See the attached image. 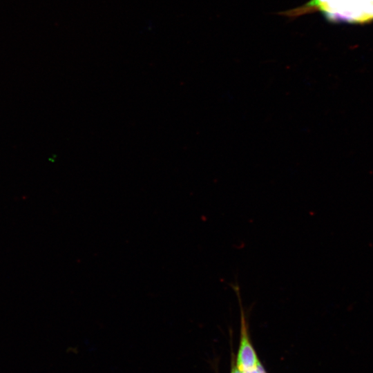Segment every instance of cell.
<instances>
[{
    "instance_id": "7a4b0ae2",
    "label": "cell",
    "mask_w": 373,
    "mask_h": 373,
    "mask_svg": "<svg viewBox=\"0 0 373 373\" xmlns=\"http://www.w3.org/2000/svg\"><path fill=\"white\" fill-rule=\"evenodd\" d=\"M232 287L240 307V338L235 364L239 371L245 373L256 367L260 361L251 341L249 323L242 301L240 287L236 284L233 285Z\"/></svg>"
},
{
    "instance_id": "6da1fadb",
    "label": "cell",
    "mask_w": 373,
    "mask_h": 373,
    "mask_svg": "<svg viewBox=\"0 0 373 373\" xmlns=\"http://www.w3.org/2000/svg\"><path fill=\"white\" fill-rule=\"evenodd\" d=\"M313 10H320L332 21L361 23L373 19V0H311L294 12Z\"/></svg>"
},
{
    "instance_id": "3957f363",
    "label": "cell",
    "mask_w": 373,
    "mask_h": 373,
    "mask_svg": "<svg viewBox=\"0 0 373 373\" xmlns=\"http://www.w3.org/2000/svg\"><path fill=\"white\" fill-rule=\"evenodd\" d=\"M245 373H267V372L261 362H260L254 369Z\"/></svg>"
},
{
    "instance_id": "277c9868",
    "label": "cell",
    "mask_w": 373,
    "mask_h": 373,
    "mask_svg": "<svg viewBox=\"0 0 373 373\" xmlns=\"http://www.w3.org/2000/svg\"><path fill=\"white\" fill-rule=\"evenodd\" d=\"M230 373H242L236 367L235 364V361L233 358H232L231 361V371Z\"/></svg>"
}]
</instances>
